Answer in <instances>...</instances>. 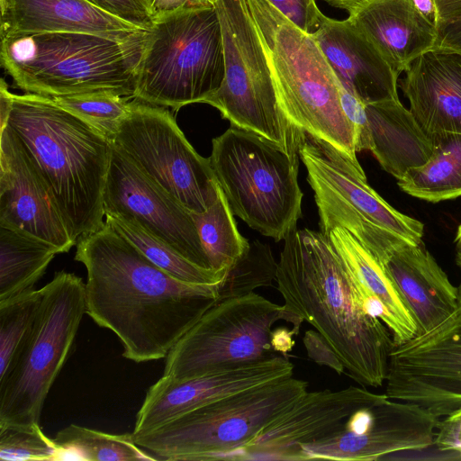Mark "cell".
<instances>
[{
	"instance_id": "6da1fadb",
	"label": "cell",
	"mask_w": 461,
	"mask_h": 461,
	"mask_svg": "<svg viewBox=\"0 0 461 461\" xmlns=\"http://www.w3.org/2000/svg\"><path fill=\"white\" fill-rule=\"evenodd\" d=\"M75 260L87 273L86 313L120 339L136 363L167 357L219 301L220 285L192 284L151 262L106 221L77 240Z\"/></svg>"
},
{
	"instance_id": "7a4b0ae2",
	"label": "cell",
	"mask_w": 461,
	"mask_h": 461,
	"mask_svg": "<svg viewBox=\"0 0 461 461\" xmlns=\"http://www.w3.org/2000/svg\"><path fill=\"white\" fill-rule=\"evenodd\" d=\"M277 262L276 281L285 321L297 335L310 323L331 347L348 375L362 386L386 380L393 340L388 328L366 314L353 279L329 238L309 229L292 230Z\"/></svg>"
},
{
	"instance_id": "3957f363",
	"label": "cell",
	"mask_w": 461,
	"mask_h": 461,
	"mask_svg": "<svg viewBox=\"0 0 461 461\" xmlns=\"http://www.w3.org/2000/svg\"><path fill=\"white\" fill-rule=\"evenodd\" d=\"M6 123L51 190L74 239L100 230L112 142L53 97L12 95Z\"/></svg>"
},
{
	"instance_id": "277c9868",
	"label": "cell",
	"mask_w": 461,
	"mask_h": 461,
	"mask_svg": "<svg viewBox=\"0 0 461 461\" xmlns=\"http://www.w3.org/2000/svg\"><path fill=\"white\" fill-rule=\"evenodd\" d=\"M148 31L124 37L44 32L1 38L0 60L14 85L60 96L111 91L133 97Z\"/></svg>"
},
{
	"instance_id": "5b68a950",
	"label": "cell",
	"mask_w": 461,
	"mask_h": 461,
	"mask_svg": "<svg viewBox=\"0 0 461 461\" xmlns=\"http://www.w3.org/2000/svg\"><path fill=\"white\" fill-rule=\"evenodd\" d=\"M245 4L287 120L362 168L353 127L340 104L338 77L312 34L295 26L267 0Z\"/></svg>"
},
{
	"instance_id": "8992f818",
	"label": "cell",
	"mask_w": 461,
	"mask_h": 461,
	"mask_svg": "<svg viewBox=\"0 0 461 461\" xmlns=\"http://www.w3.org/2000/svg\"><path fill=\"white\" fill-rule=\"evenodd\" d=\"M234 215L262 235L284 240L302 216L299 155L230 126L212 140L209 157Z\"/></svg>"
},
{
	"instance_id": "52a82bcc",
	"label": "cell",
	"mask_w": 461,
	"mask_h": 461,
	"mask_svg": "<svg viewBox=\"0 0 461 461\" xmlns=\"http://www.w3.org/2000/svg\"><path fill=\"white\" fill-rule=\"evenodd\" d=\"M224 75L216 6L181 11L156 19L148 31L133 97L177 111L204 103Z\"/></svg>"
},
{
	"instance_id": "ba28073f",
	"label": "cell",
	"mask_w": 461,
	"mask_h": 461,
	"mask_svg": "<svg viewBox=\"0 0 461 461\" xmlns=\"http://www.w3.org/2000/svg\"><path fill=\"white\" fill-rule=\"evenodd\" d=\"M307 388L306 381L292 376L227 395L132 437L158 459L233 460Z\"/></svg>"
},
{
	"instance_id": "9c48e42d",
	"label": "cell",
	"mask_w": 461,
	"mask_h": 461,
	"mask_svg": "<svg viewBox=\"0 0 461 461\" xmlns=\"http://www.w3.org/2000/svg\"><path fill=\"white\" fill-rule=\"evenodd\" d=\"M35 319L0 377V427L40 424L45 399L86 313V284L65 271L41 287Z\"/></svg>"
},
{
	"instance_id": "30bf717a",
	"label": "cell",
	"mask_w": 461,
	"mask_h": 461,
	"mask_svg": "<svg viewBox=\"0 0 461 461\" xmlns=\"http://www.w3.org/2000/svg\"><path fill=\"white\" fill-rule=\"evenodd\" d=\"M298 154L314 194L320 231L325 236L337 227L346 230L381 265L402 240L422 242L424 224L382 198L367 184L363 168L306 133Z\"/></svg>"
},
{
	"instance_id": "8fae6325",
	"label": "cell",
	"mask_w": 461,
	"mask_h": 461,
	"mask_svg": "<svg viewBox=\"0 0 461 461\" xmlns=\"http://www.w3.org/2000/svg\"><path fill=\"white\" fill-rule=\"evenodd\" d=\"M225 75L221 87L204 101L231 126L255 133L291 155H299L305 135L279 106L266 53L245 0H217Z\"/></svg>"
},
{
	"instance_id": "7c38bea8",
	"label": "cell",
	"mask_w": 461,
	"mask_h": 461,
	"mask_svg": "<svg viewBox=\"0 0 461 461\" xmlns=\"http://www.w3.org/2000/svg\"><path fill=\"white\" fill-rule=\"evenodd\" d=\"M280 320L283 305L254 292L220 300L170 349L163 375L185 380L269 359Z\"/></svg>"
},
{
	"instance_id": "4fadbf2b",
	"label": "cell",
	"mask_w": 461,
	"mask_h": 461,
	"mask_svg": "<svg viewBox=\"0 0 461 461\" xmlns=\"http://www.w3.org/2000/svg\"><path fill=\"white\" fill-rule=\"evenodd\" d=\"M113 144L191 212H203L216 200L210 158L196 152L165 106L133 97Z\"/></svg>"
},
{
	"instance_id": "5bb4252c",
	"label": "cell",
	"mask_w": 461,
	"mask_h": 461,
	"mask_svg": "<svg viewBox=\"0 0 461 461\" xmlns=\"http://www.w3.org/2000/svg\"><path fill=\"white\" fill-rule=\"evenodd\" d=\"M454 312L429 331L393 346L388 398L417 404L439 420L461 416V284Z\"/></svg>"
},
{
	"instance_id": "9a60e30c",
	"label": "cell",
	"mask_w": 461,
	"mask_h": 461,
	"mask_svg": "<svg viewBox=\"0 0 461 461\" xmlns=\"http://www.w3.org/2000/svg\"><path fill=\"white\" fill-rule=\"evenodd\" d=\"M439 419L424 408L384 393L352 413L330 435L300 447L302 460H378L432 445Z\"/></svg>"
},
{
	"instance_id": "2e32d148",
	"label": "cell",
	"mask_w": 461,
	"mask_h": 461,
	"mask_svg": "<svg viewBox=\"0 0 461 461\" xmlns=\"http://www.w3.org/2000/svg\"><path fill=\"white\" fill-rule=\"evenodd\" d=\"M104 211L134 218L189 261L211 268L191 212L149 178L113 142Z\"/></svg>"
},
{
	"instance_id": "e0dca14e",
	"label": "cell",
	"mask_w": 461,
	"mask_h": 461,
	"mask_svg": "<svg viewBox=\"0 0 461 461\" xmlns=\"http://www.w3.org/2000/svg\"><path fill=\"white\" fill-rule=\"evenodd\" d=\"M382 396L353 385L307 391L240 449L233 460L301 461L302 445L337 431L352 413Z\"/></svg>"
},
{
	"instance_id": "ac0fdd59",
	"label": "cell",
	"mask_w": 461,
	"mask_h": 461,
	"mask_svg": "<svg viewBox=\"0 0 461 461\" xmlns=\"http://www.w3.org/2000/svg\"><path fill=\"white\" fill-rule=\"evenodd\" d=\"M0 227L31 233L68 252L77 244L41 171L20 138L0 126Z\"/></svg>"
},
{
	"instance_id": "d6986e66",
	"label": "cell",
	"mask_w": 461,
	"mask_h": 461,
	"mask_svg": "<svg viewBox=\"0 0 461 461\" xmlns=\"http://www.w3.org/2000/svg\"><path fill=\"white\" fill-rule=\"evenodd\" d=\"M285 356L202 376L177 380L163 375L152 384L140 408L133 434L148 432L200 406L248 389L292 377Z\"/></svg>"
},
{
	"instance_id": "ffe728a7",
	"label": "cell",
	"mask_w": 461,
	"mask_h": 461,
	"mask_svg": "<svg viewBox=\"0 0 461 461\" xmlns=\"http://www.w3.org/2000/svg\"><path fill=\"white\" fill-rule=\"evenodd\" d=\"M312 34L339 82L364 104L399 99L398 77L348 19L324 15Z\"/></svg>"
},
{
	"instance_id": "44dd1931",
	"label": "cell",
	"mask_w": 461,
	"mask_h": 461,
	"mask_svg": "<svg viewBox=\"0 0 461 461\" xmlns=\"http://www.w3.org/2000/svg\"><path fill=\"white\" fill-rule=\"evenodd\" d=\"M380 52L399 77L433 50L438 31L411 0H363L347 18Z\"/></svg>"
},
{
	"instance_id": "7402d4cb",
	"label": "cell",
	"mask_w": 461,
	"mask_h": 461,
	"mask_svg": "<svg viewBox=\"0 0 461 461\" xmlns=\"http://www.w3.org/2000/svg\"><path fill=\"white\" fill-rule=\"evenodd\" d=\"M400 87L427 134L461 133V55L425 52L405 71Z\"/></svg>"
},
{
	"instance_id": "603a6c76",
	"label": "cell",
	"mask_w": 461,
	"mask_h": 461,
	"mask_svg": "<svg viewBox=\"0 0 461 461\" xmlns=\"http://www.w3.org/2000/svg\"><path fill=\"white\" fill-rule=\"evenodd\" d=\"M411 310L417 335L442 322L457 305V286L425 249L402 240L382 265Z\"/></svg>"
},
{
	"instance_id": "cb8c5ba5",
	"label": "cell",
	"mask_w": 461,
	"mask_h": 461,
	"mask_svg": "<svg viewBox=\"0 0 461 461\" xmlns=\"http://www.w3.org/2000/svg\"><path fill=\"white\" fill-rule=\"evenodd\" d=\"M348 268L364 312L379 319L391 331L394 346L417 335L415 319L377 259L346 230L326 235Z\"/></svg>"
},
{
	"instance_id": "d4e9b609",
	"label": "cell",
	"mask_w": 461,
	"mask_h": 461,
	"mask_svg": "<svg viewBox=\"0 0 461 461\" xmlns=\"http://www.w3.org/2000/svg\"><path fill=\"white\" fill-rule=\"evenodd\" d=\"M0 38L44 32L124 37L139 31L86 0H0Z\"/></svg>"
},
{
	"instance_id": "484cf974",
	"label": "cell",
	"mask_w": 461,
	"mask_h": 461,
	"mask_svg": "<svg viewBox=\"0 0 461 461\" xmlns=\"http://www.w3.org/2000/svg\"><path fill=\"white\" fill-rule=\"evenodd\" d=\"M373 148L381 167L401 179L411 167L423 165L435 145L400 99L366 104Z\"/></svg>"
},
{
	"instance_id": "4316f807",
	"label": "cell",
	"mask_w": 461,
	"mask_h": 461,
	"mask_svg": "<svg viewBox=\"0 0 461 461\" xmlns=\"http://www.w3.org/2000/svg\"><path fill=\"white\" fill-rule=\"evenodd\" d=\"M435 149L421 166L410 168L398 186L406 194L430 203L461 196V133L430 135Z\"/></svg>"
},
{
	"instance_id": "83f0119b",
	"label": "cell",
	"mask_w": 461,
	"mask_h": 461,
	"mask_svg": "<svg viewBox=\"0 0 461 461\" xmlns=\"http://www.w3.org/2000/svg\"><path fill=\"white\" fill-rule=\"evenodd\" d=\"M59 253L31 233L0 227V302L33 289Z\"/></svg>"
},
{
	"instance_id": "f1b7e54d",
	"label": "cell",
	"mask_w": 461,
	"mask_h": 461,
	"mask_svg": "<svg viewBox=\"0 0 461 461\" xmlns=\"http://www.w3.org/2000/svg\"><path fill=\"white\" fill-rule=\"evenodd\" d=\"M191 214L211 268L228 271L249 250L250 242L240 233L220 185L214 203L205 212Z\"/></svg>"
},
{
	"instance_id": "f546056e",
	"label": "cell",
	"mask_w": 461,
	"mask_h": 461,
	"mask_svg": "<svg viewBox=\"0 0 461 461\" xmlns=\"http://www.w3.org/2000/svg\"><path fill=\"white\" fill-rule=\"evenodd\" d=\"M105 221L131 241L151 262L181 281L192 284L221 282L227 270L204 268L189 261L163 240L156 238L134 218L105 212Z\"/></svg>"
},
{
	"instance_id": "4dcf8cb0",
	"label": "cell",
	"mask_w": 461,
	"mask_h": 461,
	"mask_svg": "<svg viewBox=\"0 0 461 461\" xmlns=\"http://www.w3.org/2000/svg\"><path fill=\"white\" fill-rule=\"evenodd\" d=\"M54 440L63 448L60 460H158L135 443L132 433L109 434L70 424L59 430Z\"/></svg>"
},
{
	"instance_id": "1f68e13d",
	"label": "cell",
	"mask_w": 461,
	"mask_h": 461,
	"mask_svg": "<svg viewBox=\"0 0 461 461\" xmlns=\"http://www.w3.org/2000/svg\"><path fill=\"white\" fill-rule=\"evenodd\" d=\"M132 98L111 91L53 97L58 105L85 122L111 142L131 112Z\"/></svg>"
},
{
	"instance_id": "d6a6232c",
	"label": "cell",
	"mask_w": 461,
	"mask_h": 461,
	"mask_svg": "<svg viewBox=\"0 0 461 461\" xmlns=\"http://www.w3.org/2000/svg\"><path fill=\"white\" fill-rule=\"evenodd\" d=\"M42 299V290H27L0 302V377L7 372L31 328Z\"/></svg>"
},
{
	"instance_id": "836d02e7",
	"label": "cell",
	"mask_w": 461,
	"mask_h": 461,
	"mask_svg": "<svg viewBox=\"0 0 461 461\" xmlns=\"http://www.w3.org/2000/svg\"><path fill=\"white\" fill-rule=\"evenodd\" d=\"M277 262L267 244L250 243L247 253L226 273L220 285L219 301L246 295L276 280Z\"/></svg>"
},
{
	"instance_id": "e575fe53",
	"label": "cell",
	"mask_w": 461,
	"mask_h": 461,
	"mask_svg": "<svg viewBox=\"0 0 461 461\" xmlns=\"http://www.w3.org/2000/svg\"><path fill=\"white\" fill-rule=\"evenodd\" d=\"M63 448L47 437L40 424L0 427V459L60 460Z\"/></svg>"
},
{
	"instance_id": "d590c367",
	"label": "cell",
	"mask_w": 461,
	"mask_h": 461,
	"mask_svg": "<svg viewBox=\"0 0 461 461\" xmlns=\"http://www.w3.org/2000/svg\"><path fill=\"white\" fill-rule=\"evenodd\" d=\"M339 93L340 104L344 114L354 130L356 151H371L373 148V140L366 111V104H364L358 97L349 92L339 82Z\"/></svg>"
},
{
	"instance_id": "8d00e7d4",
	"label": "cell",
	"mask_w": 461,
	"mask_h": 461,
	"mask_svg": "<svg viewBox=\"0 0 461 461\" xmlns=\"http://www.w3.org/2000/svg\"><path fill=\"white\" fill-rule=\"evenodd\" d=\"M99 9L140 30L149 31L154 16L146 0H86Z\"/></svg>"
},
{
	"instance_id": "74e56055",
	"label": "cell",
	"mask_w": 461,
	"mask_h": 461,
	"mask_svg": "<svg viewBox=\"0 0 461 461\" xmlns=\"http://www.w3.org/2000/svg\"><path fill=\"white\" fill-rule=\"evenodd\" d=\"M295 26L313 33L321 25L324 14L315 0H267Z\"/></svg>"
},
{
	"instance_id": "f35d334b",
	"label": "cell",
	"mask_w": 461,
	"mask_h": 461,
	"mask_svg": "<svg viewBox=\"0 0 461 461\" xmlns=\"http://www.w3.org/2000/svg\"><path fill=\"white\" fill-rule=\"evenodd\" d=\"M303 342L308 357L316 364L325 366L338 375L346 372L343 363L317 330H308L305 331Z\"/></svg>"
},
{
	"instance_id": "ab89813d",
	"label": "cell",
	"mask_w": 461,
	"mask_h": 461,
	"mask_svg": "<svg viewBox=\"0 0 461 461\" xmlns=\"http://www.w3.org/2000/svg\"><path fill=\"white\" fill-rule=\"evenodd\" d=\"M156 19L181 11L215 6L217 0H146Z\"/></svg>"
},
{
	"instance_id": "60d3db41",
	"label": "cell",
	"mask_w": 461,
	"mask_h": 461,
	"mask_svg": "<svg viewBox=\"0 0 461 461\" xmlns=\"http://www.w3.org/2000/svg\"><path fill=\"white\" fill-rule=\"evenodd\" d=\"M432 50L461 55V17L438 31Z\"/></svg>"
},
{
	"instance_id": "b9f144b4",
	"label": "cell",
	"mask_w": 461,
	"mask_h": 461,
	"mask_svg": "<svg viewBox=\"0 0 461 461\" xmlns=\"http://www.w3.org/2000/svg\"><path fill=\"white\" fill-rule=\"evenodd\" d=\"M437 10V31L461 17V0H434Z\"/></svg>"
},
{
	"instance_id": "7bdbcfd3",
	"label": "cell",
	"mask_w": 461,
	"mask_h": 461,
	"mask_svg": "<svg viewBox=\"0 0 461 461\" xmlns=\"http://www.w3.org/2000/svg\"><path fill=\"white\" fill-rule=\"evenodd\" d=\"M294 333L286 328H278L272 332V345L275 351L285 353L292 349L294 341L292 339Z\"/></svg>"
},
{
	"instance_id": "ee69618b",
	"label": "cell",
	"mask_w": 461,
	"mask_h": 461,
	"mask_svg": "<svg viewBox=\"0 0 461 461\" xmlns=\"http://www.w3.org/2000/svg\"><path fill=\"white\" fill-rule=\"evenodd\" d=\"M12 95L5 79L0 83V126L6 123L9 112L12 106Z\"/></svg>"
},
{
	"instance_id": "f6af8a7d",
	"label": "cell",
	"mask_w": 461,
	"mask_h": 461,
	"mask_svg": "<svg viewBox=\"0 0 461 461\" xmlns=\"http://www.w3.org/2000/svg\"><path fill=\"white\" fill-rule=\"evenodd\" d=\"M411 2L431 23L437 25V10L434 0H411Z\"/></svg>"
},
{
	"instance_id": "bcb514c9",
	"label": "cell",
	"mask_w": 461,
	"mask_h": 461,
	"mask_svg": "<svg viewBox=\"0 0 461 461\" xmlns=\"http://www.w3.org/2000/svg\"><path fill=\"white\" fill-rule=\"evenodd\" d=\"M456 263L458 266V267L461 269V247H459V246H456Z\"/></svg>"
},
{
	"instance_id": "7dc6e473",
	"label": "cell",
	"mask_w": 461,
	"mask_h": 461,
	"mask_svg": "<svg viewBox=\"0 0 461 461\" xmlns=\"http://www.w3.org/2000/svg\"><path fill=\"white\" fill-rule=\"evenodd\" d=\"M455 241L456 246L461 247V224L458 226Z\"/></svg>"
},
{
	"instance_id": "c3c4849f",
	"label": "cell",
	"mask_w": 461,
	"mask_h": 461,
	"mask_svg": "<svg viewBox=\"0 0 461 461\" xmlns=\"http://www.w3.org/2000/svg\"><path fill=\"white\" fill-rule=\"evenodd\" d=\"M460 419H461V416H460Z\"/></svg>"
}]
</instances>
